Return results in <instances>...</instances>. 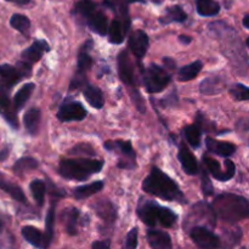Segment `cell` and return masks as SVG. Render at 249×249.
<instances>
[{"label":"cell","instance_id":"obj_1","mask_svg":"<svg viewBox=\"0 0 249 249\" xmlns=\"http://www.w3.org/2000/svg\"><path fill=\"white\" fill-rule=\"evenodd\" d=\"M141 187L146 194L160 197L165 201L178 202L181 204L187 203L186 197L177 182L158 167H152L151 173L145 178Z\"/></svg>","mask_w":249,"mask_h":249},{"label":"cell","instance_id":"obj_2","mask_svg":"<svg viewBox=\"0 0 249 249\" xmlns=\"http://www.w3.org/2000/svg\"><path fill=\"white\" fill-rule=\"evenodd\" d=\"M212 208L216 218L226 223H237L249 214L247 198L235 194H221L214 199Z\"/></svg>","mask_w":249,"mask_h":249},{"label":"cell","instance_id":"obj_3","mask_svg":"<svg viewBox=\"0 0 249 249\" xmlns=\"http://www.w3.org/2000/svg\"><path fill=\"white\" fill-rule=\"evenodd\" d=\"M136 214L143 224L151 228L160 224L163 228L168 229L174 226L178 221V215L172 209L160 206L157 202L147 198H140Z\"/></svg>","mask_w":249,"mask_h":249},{"label":"cell","instance_id":"obj_4","mask_svg":"<svg viewBox=\"0 0 249 249\" xmlns=\"http://www.w3.org/2000/svg\"><path fill=\"white\" fill-rule=\"evenodd\" d=\"M104 165V160H89V158L62 160L58 164V174L67 180L84 181L91 175L101 172Z\"/></svg>","mask_w":249,"mask_h":249},{"label":"cell","instance_id":"obj_5","mask_svg":"<svg viewBox=\"0 0 249 249\" xmlns=\"http://www.w3.org/2000/svg\"><path fill=\"white\" fill-rule=\"evenodd\" d=\"M170 80H172V77H170L169 73L156 63H151L143 71L142 82L145 85V89L150 94L163 91L170 84Z\"/></svg>","mask_w":249,"mask_h":249},{"label":"cell","instance_id":"obj_6","mask_svg":"<svg viewBox=\"0 0 249 249\" xmlns=\"http://www.w3.org/2000/svg\"><path fill=\"white\" fill-rule=\"evenodd\" d=\"M104 147L109 152H116L119 155V160L117 167L119 169H134L136 167V153L134 151L130 141L114 140L105 142Z\"/></svg>","mask_w":249,"mask_h":249},{"label":"cell","instance_id":"obj_7","mask_svg":"<svg viewBox=\"0 0 249 249\" xmlns=\"http://www.w3.org/2000/svg\"><path fill=\"white\" fill-rule=\"evenodd\" d=\"M190 237L195 245L203 249H213L220 247V238L206 226H194L190 231Z\"/></svg>","mask_w":249,"mask_h":249},{"label":"cell","instance_id":"obj_8","mask_svg":"<svg viewBox=\"0 0 249 249\" xmlns=\"http://www.w3.org/2000/svg\"><path fill=\"white\" fill-rule=\"evenodd\" d=\"M203 163L207 167V169H208L209 174L214 179L219 180V181H229L236 174V165L231 160H226L225 163H224L225 164V170L221 169L218 160L212 157H208V156H204Z\"/></svg>","mask_w":249,"mask_h":249},{"label":"cell","instance_id":"obj_9","mask_svg":"<svg viewBox=\"0 0 249 249\" xmlns=\"http://www.w3.org/2000/svg\"><path fill=\"white\" fill-rule=\"evenodd\" d=\"M11 88L0 79V114L14 129H18V118L14 106L10 102L9 91Z\"/></svg>","mask_w":249,"mask_h":249},{"label":"cell","instance_id":"obj_10","mask_svg":"<svg viewBox=\"0 0 249 249\" xmlns=\"http://www.w3.org/2000/svg\"><path fill=\"white\" fill-rule=\"evenodd\" d=\"M87 109L79 101L65 102L57 112L58 121L67 123V122H80L87 117Z\"/></svg>","mask_w":249,"mask_h":249},{"label":"cell","instance_id":"obj_11","mask_svg":"<svg viewBox=\"0 0 249 249\" xmlns=\"http://www.w3.org/2000/svg\"><path fill=\"white\" fill-rule=\"evenodd\" d=\"M92 40H88L83 44L77 60V72L73 78L79 82H87V73L92 66V57L90 56V50L92 49Z\"/></svg>","mask_w":249,"mask_h":249},{"label":"cell","instance_id":"obj_12","mask_svg":"<svg viewBox=\"0 0 249 249\" xmlns=\"http://www.w3.org/2000/svg\"><path fill=\"white\" fill-rule=\"evenodd\" d=\"M117 65H118V74L122 82L129 87L135 85V70H134V63L129 56L128 51L123 50L119 53L117 57Z\"/></svg>","mask_w":249,"mask_h":249},{"label":"cell","instance_id":"obj_13","mask_svg":"<svg viewBox=\"0 0 249 249\" xmlns=\"http://www.w3.org/2000/svg\"><path fill=\"white\" fill-rule=\"evenodd\" d=\"M128 45L135 57L143 58V56L147 53L148 46H150V39H148V36L146 34V32L138 29V31H134L130 34Z\"/></svg>","mask_w":249,"mask_h":249},{"label":"cell","instance_id":"obj_14","mask_svg":"<svg viewBox=\"0 0 249 249\" xmlns=\"http://www.w3.org/2000/svg\"><path fill=\"white\" fill-rule=\"evenodd\" d=\"M50 51V45L46 40H36L29 48L22 51L21 61L26 65L32 66L33 63L38 62L43 57L44 53Z\"/></svg>","mask_w":249,"mask_h":249},{"label":"cell","instance_id":"obj_15","mask_svg":"<svg viewBox=\"0 0 249 249\" xmlns=\"http://www.w3.org/2000/svg\"><path fill=\"white\" fill-rule=\"evenodd\" d=\"M178 160H179L180 164H181L182 169L187 175H196L199 172L198 162H197L196 157L194 153L187 148L186 145L181 143L179 147V152H178Z\"/></svg>","mask_w":249,"mask_h":249},{"label":"cell","instance_id":"obj_16","mask_svg":"<svg viewBox=\"0 0 249 249\" xmlns=\"http://www.w3.org/2000/svg\"><path fill=\"white\" fill-rule=\"evenodd\" d=\"M92 208H94L96 215L99 216L102 221H105V223L112 225V224L114 223V220H116V206H114L111 201H108V199H99V201L95 202V203L92 204Z\"/></svg>","mask_w":249,"mask_h":249},{"label":"cell","instance_id":"obj_17","mask_svg":"<svg viewBox=\"0 0 249 249\" xmlns=\"http://www.w3.org/2000/svg\"><path fill=\"white\" fill-rule=\"evenodd\" d=\"M147 242L155 249H170L173 247L172 237L168 232L162 230H147Z\"/></svg>","mask_w":249,"mask_h":249},{"label":"cell","instance_id":"obj_18","mask_svg":"<svg viewBox=\"0 0 249 249\" xmlns=\"http://www.w3.org/2000/svg\"><path fill=\"white\" fill-rule=\"evenodd\" d=\"M207 150L212 153L221 156V157H231L236 152V146L228 141H219L215 139L207 138L206 139Z\"/></svg>","mask_w":249,"mask_h":249},{"label":"cell","instance_id":"obj_19","mask_svg":"<svg viewBox=\"0 0 249 249\" xmlns=\"http://www.w3.org/2000/svg\"><path fill=\"white\" fill-rule=\"evenodd\" d=\"M87 24L92 32L97 33L99 36H104L107 34V29H108V18L105 15L104 11L97 9L89 18L87 19Z\"/></svg>","mask_w":249,"mask_h":249},{"label":"cell","instance_id":"obj_20","mask_svg":"<svg viewBox=\"0 0 249 249\" xmlns=\"http://www.w3.org/2000/svg\"><path fill=\"white\" fill-rule=\"evenodd\" d=\"M63 224H65V231L70 236H74L78 233V224H79L80 212L75 207H70L66 209L62 214Z\"/></svg>","mask_w":249,"mask_h":249},{"label":"cell","instance_id":"obj_21","mask_svg":"<svg viewBox=\"0 0 249 249\" xmlns=\"http://www.w3.org/2000/svg\"><path fill=\"white\" fill-rule=\"evenodd\" d=\"M187 19V14L180 5H174L165 10L164 15L160 18V23L167 26L170 23H182Z\"/></svg>","mask_w":249,"mask_h":249},{"label":"cell","instance_id":"obj_22","mask_svg":"<svg viewBox=\"0 0 249 249\" xmlns=\"http://www.w3.org/2000/svg\"><path fill=\"white\" fill-rule=\"evenodd\" d=\"M128 23H123V22H121L117 18L113 19L108 26V29H107L109 43L116 44V45L123 43L124 38H125V32L128 31Z\"/></svg>","mask_w":249,"mask_h":249},{"label":"cell","instance_id":"obj_23","mask_svg":"<svg viewBox=\"0 0 249 249\" xmlns=\"http://www.w3.org/2000/svg\"><path fill=\"white\" fill-rule=\"evenodd\" d=\"M225 84V79L223 77L215 75V77H209L204 79L199 85V90L204 95H215L223 91Z\"/></svg>","mask_w":249,"mask_h":249},{"label":"cell","instance_id":"obj_24","mask_svg":"<svg viewBox=\"0 0 249 249\" xmlns=\"http://www.w3.org/2000/svg\"><path fill=\"white\" fill-rule=\"evenodd\" d=\"M22 237L36 248H45V242H44V233L39 229L34 226L27 225L23 226L21 230Z\"/></svg>","mask_w":249,"mask_h":249},{"label":"cell","instance_id":"obj_25","mask_svg":"<svg viewBox=\"0 0 249 249\" xmlns=\"http://www.w3.org/2000/svg\"><path fill=\"white\" fill-rule=\"evenodd\" d=\"M0 190H2L4 192H6L12 199L19 202V203H27V197L23 194L22 189L19 186H17L16 184H12L9 180L5 179V177L2 174H0Z\"/></svg>","mask_w":249,"mask_h":249},{"label":"cell","instance_id":"obj_26","mask_svg":"<svg viewBox=\"0 0 249 249\" xmlns=\"http://www.w3.org/2000/svg\"><path fill=\"white\" fill-rule=\"evenodd\" d=\"M83 95H84L88 104H89L90 106L94 107V108L100 109L104 107L105 105L104 94H102V91L97 87H94V85H90V84H85Z\"/></svg>","mask_w":249,"mask_h":249},{"label":"cell","instance_id":"obj_27","mask_svg":"<svg viewBox=\"0 0 249 249\" xmlns=\"http://www.w3.org/2000/svg\"><path fill=\"white\" fill-rule=\"evenodd\" d=\"M40 117H41L40 109L36 108V107L28 109V111L24 113L23 116L24 128H26V130L28 131L31 135H36V134L38 133L39 125H40Z\"/></svg>","mask_w":249,"mask_h":249},{"label":"cell","instance_id":"obj_28","mask_svg":"<svg viewBox=\"0 0 249 249\" xmlns=\"http://www.w3.org/2000/svg\"><path fill=\"white\" fill-rule=\"evenodd\" d=\"M105 187V182L102 180H97V181L91 182V184L83 185V186L75 187L73 189V196L77 199H84L88 197L92 196V195L97 194V192L101 191Z\"/></svg>","mask_w":249,"mask_h":249},{"label":"cell","instance_id":"obj_29","mask_svg":"<svg viewBox=\"0 0 249 249\" xmlns=\"http://www.w3.org/2000/svg\"><path fill=\"white\" fill-rule=\"evenodd\" d=\"M34 89H36V84H34V83H27V84H24L23 87H22L21 89L15 94L14 104H12L15 111L17 112L19 111V109L23 108L26 102L28 101L29 97H31L32 94H33Z\"/></svg>","mask_w":249,"mask_h":249},{"label":"cell","instance_id":"obj_30","mask_svg":"<svg viewBox=\"0 0 249 249\" xmlns=\"http://www.w3.org/2000/svg\"><path fill=\"white\" fill-rule=\"evenodd\" d=\"M184 136L186 139L187 143L191 147L198 148L201 146V138H202V126L199 122H196L195 124L187 125L184 128Z\"/></svg>","mask_w":249,"mask_h":249},{"label":"cell","instance_id":"obj_31","mask_svg":"<svg viewBox=\"0 0 249 249\" xmlns=\"http://www.w3.org/2000/svg\"><path fill=\"white\" fill-rule=\"evenodd\" d=\"M202 68H203V62L202 61H195V62L189 63V65L184 66L179 70L178 73V79L180 82H190V80L195 79V78L198 75V73L201 72Z\"/></svg>","mask_w":249,"mask_h":249},{"label":"cell","instance_id":"obj_32","mask_svg":"<svg viewBox=\"0 0 249 249\" xmlns=\"http://www.w3.org/2000/svg\"><path fill=\"white\" fill-rule=\"evenodd\" d=\"M196 10L203 17L215 16L220 12V4L215 0H196Z\"/></svg>","mask_w":249,"mask_h":249},{"label":"cell","instance_id":"obj_33","mask_svg":"<svg viewBox=\"0 0 249 249\" xmlns=\"http://www.w3.org/2000/svg\"><path fill=\"white\" fill-rule=\"evenodd\" d=\"M97 10V5L91 0H80L73 7V15L80 17L83 21H87Z\"/></svg>","mask_w":249,"mask_h":249},{"label":"cell","instance_id":"obj_34","mask_svg":"<svg viewBox=\"0 0 249 249\" xmlns=\"http://www.w3.org/2000/svg\"><path fill=\"white\" fill-rule=\"evenodd\" d=\"M55 211H56V202L53 201L50 208H49L48 214L45 216V232H44V242H45V248L50 246L51 241L53 238V226H55Z\"/></svg>","mask_w":249,"mask_h":249},{"label":"cell","instance_id":"obj_35","mask_svg":"<svg viewBox=\"0 0 249 249\" xmlns=\"http://www.w3.org/2000/svg\"><path fill=\"white\" fill-rule=\"evenodd\" d=\"M29 189H31L32 196H33L36 203L38 204L39 207H43L44 198H45L46 194L45 182L40 179H34L33 181L31 182V185H29Z\"/></svg>","mask_w":249,"mask_h":249},{"label":"cell","instance_id":"obj_36","mask_svg":"<svg viewBox=\"0 0 249 249\" xmlns=\"http://www.w3.org/2000/svg\"><path fill=\"white\" fill-rule=\"evenodd\" d=\"M10 24L14 29H16L17 32H19L23 36H27L29 33V29H31V21L27 16L22 14H14L10 18Z\"/></svg>","mask_w":249,"mask_h":249},{"label":"cell","instance_id":"obj_37","mask_svg":"<svg viewBox=\"0 0 249 249\" xmlns=\"http://www.w3.org/2000/svg\"><path fill=\"white\" fill-rule=\"evenodd\" d=\"M38 168V160L32 157H22L14 164L12 169L16 174L21 175L23 173H28Z\"/></svg>","mask_w":249,"mask_h":249},{"label":"cell","instance_id":"obj_38","mask_svg":"<svg viewBox=\"0 0 249 249\" xmlns=\"http://www.w3.org/2000/svg\"><path fill=\"white\" fill-rule=\"evenodd\" d=\"M230 94L238 101H248L249 100V89L247 85L242 83H236L229 89Z\"/></svg>","mask_w":249,"mask_h":249},{"label":"cell","instance_id":"obj_39","mask_svg":"<svg viewBox=\"0 0 249 249\" xmlns=\"http://www.w3.org/2000/svg\"><path fill=\"white\" fill-rule=\"evenodd\" d=\"M130 96H131V100H133V104L135 105V107L138 108V111L140 112V113H145L146 104H145V100H143V97L140 95V92H139L136 89H134L130 91Z\"/></svg>","mask_w":249,"mask_h":249},{"label":"cell","instance_id":"obj_40","mask_svg":"<svg viewBox=\"0 0 249 249\" xmlns=\"http://www.w3.org/2000/svg\"><path fill=\"white\" fill-rule=\"evenodd\" d=\"M202 191H203L204 196H212L214 192L213 184H212L211 178L207 172H202Z\"/></svg>","mask_w":249,"mask_h":249},{"label":"cell","instance_id":"obj_41","mask_svg":"<svg viewBox=\"0 0 249 249\" xmlns=\"http://www.w3.org/2000/svg\"><path fill=\"white\" fill-rule=\"evenodd\" d=\"M138 247V228H133L125 238V248L135 249Z\"/></svg>","mask_w":249,"mask_h":249},{"label":"cell","instance_id":"obj_42","mask_svg":"<svg viewBox=\"0 0 249 249\" xmlns=\"http://www.w3.org/2000/svg\"><path fill=\"white\" fill-rule=\"evenodd\" d=\"M226 233V241H228L229 243H230V246H233L236 245V243H238L241 241V238H242V230L241 229H233V230H230V231H225Z\"/></svg>","mask_w":249,"mask_h":249},{"label":"cell","instance_id":"obj_43","mask_svg":"<svg viewBox=\"0 0 249 249\" xmlns=\"http://www.w3.org/2000/svg\"><path fill=\"white\" fill-rule=\"evenodd\" d=\"M70 153H74V155H82V153H85V155L92 156L95 155V150L91 146L88 145V143H79V145H77L75 147H73Z\"/></svg>","mask_w":249,"mask_h":249},{"label":"cell","instance_id":"obj_44","mask_svg":"<svg viewBox=\"0 0 249 249\" xmlns=\"http://www.w3.org/2000/svg\"><path fill=\"white\" fill-rule=\"evenodd\" d=\"M178 101H179V100H178V95L175 94V92H173V94L170 92V94L168 95V96H165L164 99L160 100V105L162 107H174L177 106Z\"/></svg>","mask_w":249,"mask_h":249},{"label":"cell","instance_id":"obj_45","mask_svg":"<svg viewBox=\"0 0 249 249\" xmlns=\"http://www.w3.org/2000/svg\"><path fill=\"white\" fill-rule=\"evenodd\" d=\"M111 247V241L104 240V241H96L91 245V248L94 249H108Z\"/></svg>","mask_w":249,"mask_h":249},{"label":"cell","instance_id":"obj_46","mask_svg":"<svg viewBox=\"0 0 249 249\" xmlns=\"http://www.w3.org/2000/svg\"><path fill=\"white\" fill-rule=\"evenodd\" d=\"M179 41L181 44H184V45H189L190 43H191L192 41V38L191 36H186V34H180L179 36Z\"/></svg>","mask_w":249,"mask_h":249},{"label":"cell","instance_id":"obj_47","mask_svg":"<svg viewBox=\"0 0 249 249\" xmlns=\"http://www.w3.org/2000/svg\"><path fill=\"white\" fill-rule=\"evenodd\" d=\"M163 62L165 63V66H167L169 70H174V68H175V61L172 60V58L164 57V58H163Z\"/></svg>","mask_w":249,"mask_h":249},{"label":"cell","instance_id":"obj_48","mask_svg":"<svg viewBox=\"0 0 249 249\" xmlns=\"http://www.w3.org/2000/svg\"><path fill=\"white\" fill-rule=\"evenodd\" d=\"M9 155H10V147H5L4 150L0 151V162L6 160V158L9 157Z\"/></svg>","mask_w":249,"mask_h":249},{"label":"cell","instance_id":"obj_49","mask_svg":"<svg viewBox=\"0 0 249 249\" xmlns=\"http://www.w3.org/2000/svg\"><path fill=\"white\" fill-rule=\"evenodd\" d=\"M6 1L15 2V4H17V5H27L29 1H31V0H6Z\"/></svg>","mask_w":249,"mask_h":249},{"label":"cell","instance_id":"obj_50","mask_svg":"<svg viewBox=\"0 0 249 249\" xmlns=\"http://www.w3.org/2000/svg\"><path fill=\"white\" fill-rule=\"evenodd\" d=\"M243 27H245L246 29L249 28V15L246 14L245 17H243Z\"/></svg>","mask_w":249,"mask_h":249},{"label":"cell","instance_id":"obj_51","mask_svg":"<svg viewBox=\"0 0 249 249\" xmlns=\"http://www.w3.org/2000/svg\"><path fill=\"white\" fill-rule=\"evenodd\" d=\"M131 2H142V4H145L146 0H125V4H131Z\"/></svg>","mask_w":249,"mask_h":249},{"label":"cell","instance_id":"obj_52","mask_svg":"<svg viewBox=\"0 0 249 249\" xmlns=\"http://www.w3.org/2000/svg\"><path fill=\"white\" fill-rule=\"evenodd\" d=\"M2 229H4V224H2V221L0 220V233L2 232Z\"/></svg>","mask_w":249,"mask_h":249},{"label":"cell","instance_id":"obj_53","mask_svg":"<svg viewBox=\"0 0 249 249\" xmlns=\"http://www.w3.org/2000/svg\"><path fill=\"white\" fill-rule=\"evenodd\" d=\"M153 2H155V4H160V2L163 1V0H152Z\"/></svg>","mask_w":249,"mask_h":249}]
</instances>
